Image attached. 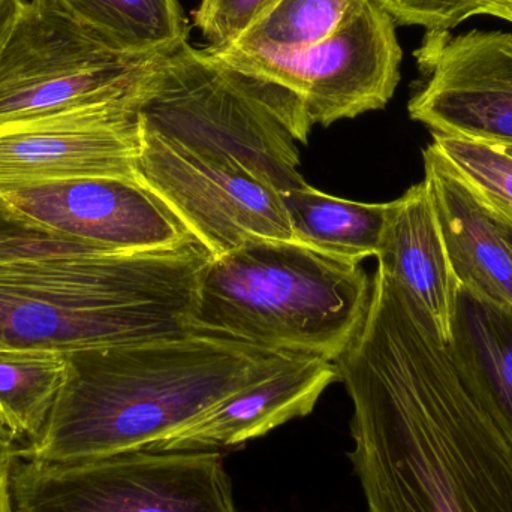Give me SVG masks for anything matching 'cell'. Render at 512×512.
Wrapping results in <instances>:
<instances>
[{"instance_id":"5","label":"cell","mask_w":512,"mask_h":512,"mask_svg":"<svg viewBox=\"0 0 512 512\" xmlns=\"http://www.w3.org/2000/svg\"><path fill=\"white\" fill-rule=\"evenodd\" d=\"M370 289L357 262L289 240H249L213 256L189 327L274 354L333 361L360 328Z\"/></svg>"},{"instance_id":"13","label":"cell","mask_w":512,"mask_h":512,"mask_svg":"<svg viewBox=\"0 0 512 512\" xmlns=\"http://www.w3.org/2000/svg\"><path fill=\"white\" fill-rule=\"evenodd\" d=\"M424 183L459 285L512 307V251L474 192L429 144Z\"/></svg>"},{"instance_id":"17","label":"cell","mask_w":512,"mask_h":512,"mask_svg":"<svg viewBox=\"0 0 512 512\" xmlns=\"http://www.w3.org/2000/svg\"><path fill=\"white\" fill-rule=\"evenodd\" d=\"M65 373L63 352L0 345V424L18 444L44 432Z\"/></svg>"},{"instance_id":"21","label":"cell","mask_w":512,"mask_h":512,"mask_svg":"<svg viewBox=\"0 0 512 512\" xmlns=\"http://www.w3.org/2000/svg\"><path fill=\"white\" fill-rule=\"evenodd\" d=\"M277 0H201L192 11L194 24L207 47H222L236 41L243 30L261 17Z\"/></svg>"},{"instance_id":"19","label":"cell","mask_w":512,"mask_h":512,"mask_svg":"<svg viewBox=\"0 0 512 512\" xmlns=\"http://www.w3.org/2000/svg\"><path fill=\"white\" fill-rule=\"evenodd\" d=\"M369 0H277L242 35L218 50L240 56H282L327 39Z\"/></svg>"},{"instance_id":"10","label":"cell","mask_w":512,"mask_h":512,"mask_svg":"<svg viewBox=\"0 0 512 512\" xmlns=\"http://www.w3.org/2000/svg\"><path fill=\"white\" fill-rule=\"evenodd\" d=\"M141 96L0 123V188L83 177L138 180Z\"/></svg>"},{"instance_id":"25","label":"cell","mask_w":512,"mask_h":512,"mask_svg":"<svg viewBox=\"0 0 512 512\" xmlns=\"http://www.w3.org/2000/svg\"><path fill=\"white\" fill-rule=\"evenodd\" d=\"M475 197H477V195H475ZM478 200H480V198H478ZM481 204H483L484 209L489 212V215L492 216L495 224L498 225L502 236H504V239L507 240V243L510 245L512 251V209L499 206V204L486 203V201H481Z\"/></svg>"},{"instance_id":"14","label":"cell","mask_w":512,"mask_h":512,"mask_svg":"<svg viewBox=\"0 0 512 512\" xmlns=\"http://www.w3.org/2000/svg\"><path fill=\"white\" fill-rule=\"evenodd\" d=\"M378 268L405 288L450 339L457 282L426 183L387 204Z\"/></svg>"},{"instance_id":"4","label":"cell","mask_w":512,"mask_h":512,"mask_svg":"<svg viewBox=\"0 0 512 512\" xmlns=\"http://www.w3.org/2000/svg\"><path fill=\"white\" fill-rule=\"evenodd\" d=\"M283 355L192 331L69 352L47 426L18 457L78 462L150 450L267 375Z\"/></svg>"},{"instance_id":"24","label":"cell","mask_w":512,"mask_h":512,"mask_svg":"<svg viewBox=\"0 0 512 512\" xmlns=\"http://www.w3.org/2000/svg\"><path fill=\"white\" fill-rule=\"evenodd\" d=\"M24 2L26 0H0V53L11 35Z\"/></svg>"},{"instance_id":"3","label":"cell","mask_w":512,"mask_h":512,"mask_svg":"<svg viewBox=\"0 0 512 512\" xmlns=\"http://www.w3.org/2000/svg\"><path fill=\"white\" fill-rule=\"evenodd\" d=\"M212 258L195 239L111 251L0 204V345L69 354L191 333Z\"/></svg>"},{"instance_id":"20","label":"cell","mask_w":512,"mask_h":512,"mask_svg":"<svg viewBox=\"0 0 512 512\" xmlns=\"http://www.w3.org/2000/svg\"><path fill=\"white\" fill-rule=\"evenodd\" d=\"M432 146L481 201L512 209L510 153L492 144L441 134H433Z\"/></svg>"},{"instance_id":"28","label":"cell","mask_w":512,"mask_h":512,"mask_svg":"<svg viewBox=\"0 0 512 512\" xmlns=\"http://www.w3.org/2000/svg\"><path fill=\"white\" fill-rule=\"evenodd\" d=\"M6 512H14V511H12V505H11V507L8 508V511H6Z\"/></svg>"},{"instance_id":"12","label":"cell","mask_w":512,"mask_h":512,"mask_svg":"<svg viewBox=\"0 0 512 512\" xmlns=\"http://www.w3.org/2000/svg\"><path fill=\"white\" fill-rule=\"evenodd\" d=\"M337 381L333 361L286 354L271 372L222 400L215 408L150 448L204 451L240 447L315 409L325 388Z\"/></svg>"},{"instance_id":"8","label":"cell","mask_w":512,"mask_h":512,"mask_svg":"<svg viewBox=\"0 0 512 512\" xmlns=\"http://www.w3.org/2000/svg\"><path fill=\"white\" fill-rule=\"evenodd\" d=\"M397 23L378 2L364 8L319 44L282 56H240L204 50L237 74L268 84L297 102L310 126L382 110L400 81Z\"/></svg>"},{"instance_id":"27","label":"cell","mask_w":512,"mask_h":512,"mask_svg":"<svg viewBox=\"0 0 512 512\" xmlns=\"http://www.w3.org/2000/svg\"><path fill=\"white\" fill-rule=\"evenodd\" d=\"M502 149H504L505 152L510 153V155L512 156V147H502Z\"/></svg>"},{"instance_id":"2","label":"cell","mask_w":512,"mask_h":512,"mask_svg":"<svg viewBox=\"0 0 512 512\" xmlns=\"http://www.w3.org/2000/svg\"><path fill=\"white\" fill-rule=\"evenodd\" d=\"M140 119L138 182L210 254L254 239L297 242L283 197L307 185L298 173L306 120L188 41L159 54Z\"/></svg>"},{"instance_id":"18","label":"cell","mask_w":512,"mask_h":512,"mask_svg":"<svg viewBox=\"0 0 512 512\" xmlns=\"http://www.w3.org/2000/svg\"><path fill=\"white\" fill-rule=\"evenodd\" d=\"M128 53L152 56L188 41L177 0H48Z\"/></svg>"},{"instance_id":"9","label":"cell","mask_w":512,"mask_h":512,"mask_svg":"<svg viewBox=\"0 0 512 512\" xmlns=\"http://www.w3.org/2000/svg\"><path fill=\"white\" fill-rule=\"evenodd\" d=\"M424 81L409 116L432 134L512 147V33L427 30L415 51Z\"/></svg>"},{"instance_id":"16","label":"cell","mask_w":512,"mask_h":512,"mask_svg":"<svg viewBox=\"0 0 512 512\" xmlns=\"http://www.w3.org/2000/svg\"><path fill=\"white\" fill-rule=\"evenodd\" d=\"M283 203L298 243L357 264L378 255L387 204L354 203L310 185L289 192Z\"/></svg>"},{"instance_id":"26","label":"cell","mask_w":512,"mask_h":512,"mask_svg":"<svg viewBox=\"0 0 512 512\" xmlns=\"http://www.w3.org/2000/svg\"><path fill=\"white\" fill-rule=\"evenodd\" d=\"M475 15H492L512 23V0H486L478 6Z\"/></svg>"},{"instance_id":"22","label":"cell","mask_w":512,"mask_h":512,"mask_svg":"<svg viewBox=\"0 0 512 512\" xmlns=\"http://www.w3.org/2000/svg\"><path fill=\"white\" fill-rule=\"evenodd\" d=\"M402 26L426 30H451L474 17L486 0H378Z\"/></svg>"},{"instance_id":"15","label":"cell","mask_w":512,"mask_h":512,"mask_svg":"<svg viewBox=\"0 0 512 512\" xmlns=\"http://www.w3.org/2000/svg\"><path fill=\"white\" fill-rule=\"evenodd\" d=\"M448 346L472 396L512 447V307L459 285Z\"/></svg>"},{"instance_id":"23","label":"cell","mask_w":512,"mask_h":512,"mask_svg":"<svg viewBox=\"0 0 512 512\" xmlns=\"http://www.w3.org/2000/svg\"><path fill=\"white\" fill-rule=\"evenodd\" d=\"M21 445L12 438L11 433L0 424V512L8 511L11 507V474L18 460V450Z\"/></svg>"},{"instance_id":"7","label":"cell","mask_w":512,"mask_h":512,"mask_svg":"<svg viewBox=\"0 0 512 512\" xmlns=\"http://www.w3.org/2000/svg\"><path fill=\"white\" fill-rule=\"evenodd\" d=\"M14 512H239L221 451L138 450L78 462L20 459Z\"/></svg>"},{"instance_id":"11","label":"cell","mask_w":512,"mask_h":512,"mask_svg":"<svg viewBox=\"0 0 512 512\" xmlns=\"http://www.w3.org/2000/svg\"><path fill=\"white\" fill-rule=\"evenodd\" d=\"M0 204L42 227L111 251H156L194 239L138 180L83 177L3 186Z\"/></svg>"},{"instance_id":"6","label":"cell","mask_w":512,"mask_h":512,"mask_svg":"<svg viewBox=\"0 0 512 512\" xmlns=\"http://www.w3.org/2000/svg\"><path fill=\"white\" fill-rule=\"evenodd\" d=\"M159 54L128 53L48 0H26L0 53V123L138 98Z\"/></svg>"},{"instance_id":"1","label":"cell","mask_w":512,"mask_h":512,"mask_svg":"<svg viewBox=\"0 0 512 512\" xmlns=\"http://www.w3.org/2000/svg\"><path fill=\"white\" fill-rule=\"evenodd\" d=\"M333 364L354 408L349 459L367 512H512L510 442L429 313L381 268Z\"/></svg>"}]
</instances>
